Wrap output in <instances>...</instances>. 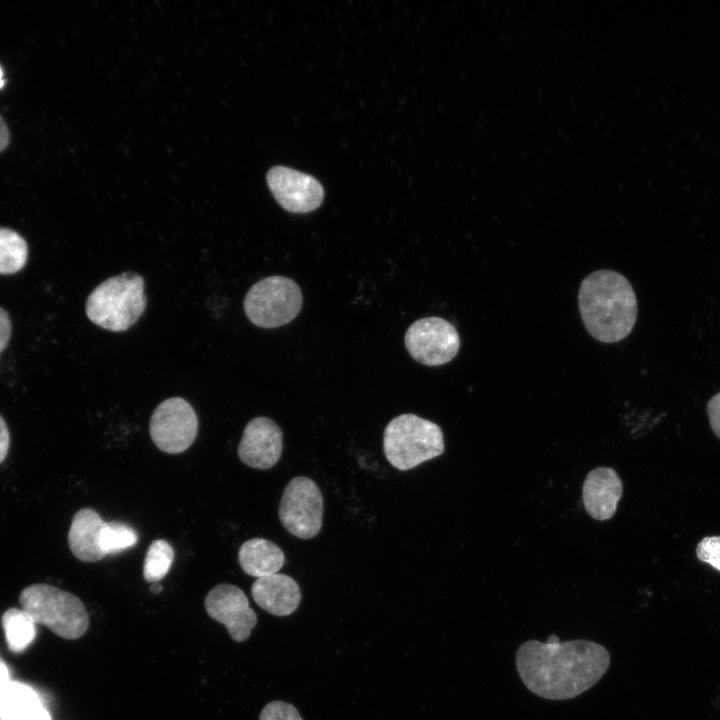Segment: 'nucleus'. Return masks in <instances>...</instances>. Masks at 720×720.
Wrapping results in <instances>:
<instances>
[{
	"mask_svg": "<svg viewBox=\"0 0 720 720\" xmlns=\"http://www.w3.org/2000/svg\"><path fill=\"white\" fill-rule=\"evenodd\" d=\"M515 663L528 690L549 700L575 698L592 688L610 666L608 650L594 641L528 640L517 649Z\"/></svg>",
	"mask_w": 720,
	"mask_h": 720,
	"instance_id": "obj_1",
	"label": "nucleus"
},
{
	"mask_svg": "<svg viewBox=\"0 0 720 720\" xmlns=\"http://www.w3.org/2000/svg\"><path fill=\"white\" fill-rule=\"evenodd\" d=\"M579 310L589 334L603 343L618 342L632 331L637 299L630 282L612 270H598L580 285Z\"/></svg>",
	"mask_w": 720,
	"mask_h": 720,
	"instance_id": "obj_2",
	"label": "nucleus"
},
{
	"mask_svg": "<svg viewBox=\"0 0 720 720\" xmlns=\"http://www.w3.org/2000/svg\"><path fill=\"white\" fill-rule=\"evenodd\" d=\"M144 279L125 272L98 285L86 301V315L96 325L119 332L130 328L146 308Z\"/></svg>",
	"mask_w": 720,
	"mask_h": 720,
	"instance_id": "obj_3",
	"label": "nucleus"
},
{
	"mask_svg": "<svg viewBox=\"0 0 720 720\" xmlns=\"http://www.w3.org/2000/svg\"><path fill=\"white\" fill-rule=\"evenodd\" d=\"M19 602L35 621L61 638L82 637L89 627V616L83 602L72 593L45 583L27 586Z\"/></svg>",
	"mask_w": 720,
	"mask_h": 720,
	"instance_id": "obj_4",
	"label": "nucleus"
},
{
	"mask_svg": "<svg viewBox=\"0 0 720 720\" xmlns=\"http://www.w3.org/2000/svg\"><path fill=\"white\" fill-rule=\"evenodd\" d=\"M383 450L393 467L410 470L444 452L443 433L432 421L410 413L402 414L387 424Z\"/></svg>",
	"mask_w": 720,
	"mask_h": 720,
	"instance_id": "obj_5",
	"label": "nucleus"
},
{
	"mask_svg": "<svg viewBox=\"0 0 720 720\" xmlns=\"http://www.w3.org/2000/svg\"><path fill=\"white\" fill-rule=\"evenodd\" d=\"M303 303L299 286L290 278L270 276L255 283L244 299L248 319L262 328H276L292 321Z\"/></svg>",
	"mask_w": 720,
	"mask_h": 720,
	"instance_id": "obj_6",
	"label": "nucleus"
},
{
	"mask_svg": "<svg viewBox=\"0 0 720 720\" xmlns=\"http://www.w3.org/2000/svg\"><path fill=\"white\" fill-rule=\"evenodd\" d=\"M278 515L283 527L301 539L315 537L322 526L323 497L317 484L298 476L286 485Z\"/></svg>",
	"mask_w": 720,
	"mask_h": 720,
	"instance_id": "obj_7",
	"label": "nucleus"
},
{
	"mask_svg": "<svg viewBox=\"0 0 720 720\" xmlns=\"http://www.w3.org/2000/svg\"><path fill=\"white\" fill-rule=\"evenodd\" d=\"M149 433L153 443L163 452L178 454L187 450L198 433V418L188 401L172 397L153 411Z\"/></svg>",
	"mask_w": 720,
	"mask_h": 720,
	"instance_id": "obj_8",
	"label": "nucleus"
},
{
	"mask_svg": "<svg viewBox=\"0 0 720 720\" xmlns=\"http://www.w3.org/2000/svg\"><path fill=\"white\" fill-rule=\"evenodd\" d=\"M405 345L416 361L438 366L451 361L460 347L456 328L440 317H426L410 325L405 334Z\"/></svg>",
	"mask_w": 720,
	"mask_h": 720,
	"instance_id": "obj_9",
	"label": "nucleus"
},
{
	"mask_svg": "<svg viewBox=\"0 0 720 720\" xmlns=\"http://www.w3.org/2000/svg\"><path fill=\"white\" fill-rule=\"evenodd\" d=\"M204 606L207 614L223 624L232 640H247L257 624V615L250 607L245 593L233 584L221 583L206 595Z\"/></svg>",
	"mask_w": 720,
	"mask_h": 720,
	"instance_id": "obj_10",
	"label": "nucleus"
},
{
	"mask_svg": "<svg viewBox=\"0 0 720 720\" xmlns=\"http://www.w3.org/2000/svg\"><path fill=\"white\" fill-rule=\"evenodd\" d=\"M267 183L277 202L289 212L313 211L324 198L323 187L317 179L291 168H272L267 174Z\"/></svg>",
	"mask_w": 720,
	"mask_h": 720,
	"instance_id": "obj_11",
	"label": "nucleus"
},
{
	"mask_svg": "<svg viewBox=\"0 0 720 720\" xmlns=\"http://www.w3.org/2000/svg\"><path fill=\"white\" fill-rule=\"evenodd\" d=\"M282 442V431L272 419L256 417L244 428L238 445V456L251 468L269 469L280 459Z\"/></svg>",
	"mask_w": 720,
	"mask_h": 720,
	"instance_id": "obj_12",
	"label": "nucleus"
},
{
	"mask_svg": "<svg viewBox=\"0 0 720 720\" xmlns=\"http://www.w3.org/2000/svg\"><path fill=\"white\" fill-rule=\"evenodd\" d=\"M622 492V481L616 471L609 467H598L590 471L584 481V507L594 519L608 520L616 512Z\"/></svg>",
	"mask_w": 720,
	"mask_h": 720,
	"instance_id": "obj_13",
	"label": "nucleus"
},
{
	"mask_svg": "<svg viewBox=\"0 0 720 720\" xmlns=\"http://www.w3.org/2000/svg\"><path fill=\"white\" fill-rule=\"evenodd\" d=\"M251 594L262 609L275 616L292 614L301 601L297 582L282 573L257 578L251 587Z\"/></svg>",
	"mask_w": 720,
	"mask_h": 720,
	"instance_id": "obj_14",
	"label": "nucleus"
},
{
	"mask_svg": "<svg viewBox=\"0 0 720 720\" xmlns=\"http://www.w3.org/2000/svg\"><path fill=\"white\" fill-rule=\"evenodd\" d=\"M103 524L104 521L94 509L82 508L75 513L68 532V544L77 559L92 563L105 557L98 544Z\"/></svg>",
	"mask_w": 720,
	"mask_h": 720,
	"instance_id": "obj_15",
	"label": "nucleus"
},
{
	"mask_svg": "<svg viewBox=\"0 0 720 720\" xmlns=\"http://www.w3.org/2000/svg\"><path fill=\"white\" fill-rule=\"evenodd\" d=\"M238 560L247 575L260 578L277 573L284 565L285 556L272 541L253 538L241 545Z\"/></svg>",
	"mask_w": 720,
	"mask_h": 720,
	"instance_id": "obj_16",
	"label": "nucleus"
},
{
	"mask_svg": "<svg viewBox=\"0 0 720 720\" xmlns=\"http://www.w3.org/2000/svg\"><path fill=\"white\" fill-rule=\"evenodd\" d=\"M2 627L8 647L13 652H21L34 640L36 623L23 609L10 608L2 615Z\"/></svg>",
	"mask_w": 720,
	"mask_h": 720,
	"instance_id": "obj_17",
	"label": "nucleus"
},
{
	"mask_svg": "<svg viewBox=\"0 0 720 720\" xmlns=\"http://www.w3.org/2000/svg\"><path fill=\"white\" fill-rule=\"evenodd\" d=\"M28 253L27 242L18 232L0 227V274L20 271L27 262Z\"/></svg>",
	"mask_w": 720,
	"mask_h": 720,
	"instance_id": "obj_18",
	"label": "nucleus"
},
{
	"mask_svg": "<svg viewBox=\"0 0 720 720\" xmlns=\"http://www.w3.org/2000/svg\"><path fill=\"white\" fill-rule=\"evenodd\" d=\"M40 705L42 703L38 694L30 686L12 679L0 684V719Z\"/></svg>",
	"mask_w": 720,
	"mask_h": 720,
	"instance_id": "obj_19",
	"label": "nucleus"
},
{
	"mask_svg": "<svg viewBox=\"0 0 720 720\" xmlns=\"http://www.w3.org/2000/svg\"><path fill=\"white\" fill-rule=\"evenodd\" d=\"M173 560L174 549L168 541L164 539L152 541L144 559V579L150 583L159 582L169 572Z\"/></svg>",
	"mask_w": 720,
	"mask_h": 720,
	"instance_id": "obj_20",
	"label": "nucleus"
},
{
	"mask_svg": "<svg viewBox=\"0 0 720 720\" xmlns=\"http://www.w3.org/2000/svg\"><path fill=\"white\" fill-rule=\"evenodd\" d=\"M137 532L128 524L122 522H104L98 544L101 552L106 556L119 553L137 543Z\"/></svg>",
	"mask_w": 720,
	"mask_h": 720,
	"instance_id": "obj_21",
	"label": "nucleus"
},
{
	"mask_svg": "<svg viewBox=\"0 0 720 720\" xmlns=\"http://www.w3.org/2000/svg\"><path fill=\"white\" fill-rule=\"evenodd\" d=\"M698 559L720 572V536H706L696 547Z\"/></svg>",
	"mask_w": 720,
	"mask_h": 720,
	"instance_id": "obj_22",
	"label": "nucleus"
},
{
	"mask_svg": "<svg viewBox=\"0 0 720 720\" xmlns=\"http://www.w3.org/2000/svg\"><path fill=\"white\" fill-rule=\"evenodd\" d=\"M259 720H303L298 710L290 703L272 701L262 709Z\"/></svg>",
	"mask_w": 720,
	"mask_h": 720,
	"instance_id": "obj_23",
	"label": "nucleus"
},
{
	"mask_svg": "<svg viewBox=\"0 0 720 720\" xmlns=\"http://www.w3.org/2000/svg\"><path fill=\"white\" fill-rule=\"evenodd\" d=\"M0 720H51V716L47 709L43 705H40L19 710Z\"/></svg>",
	"mask_w": 720,
	"mask_h": 720,
	"instance_id": "obj_24",
	"label": "nucleus"
},
{
	"mask_svg": "<svg viewBox=\"0 0 720 720\" xmlns=\"http://www.w3.org/2000/svg\"><path fill=\"white\" fill-rule=\"evenodd\" d=\"M707 414L711 429L720 439V392L709 400L707 404Z\"/></svg>",
	"mask_w": 720,
	"mask_h": 720,
	"instance_id": "obj_25",
	"label": "nucleus"
},
{
	"mask_svg": "<svg viewBox=\"0 0 720 720\" xmlns=\"http://www.w3.org/2000/svg\"><path fill=\"white\" fill-rule=\"evenodd\" d=\"M12 334V324L8 313L0 307V354L8 346Z\"/></svg>",
	"mask_w": 720,
	"mask_h": 720,
	"instance_id": "obj_26",
	"label": "nucleus"
},
{
	"mask_svg": "<svg viewBox=\"0 0 720 720\" xmlns=\"http://www.w3.org/2000/svg\"><path fill=\"white\" fill-rule=\"evenodd\" d=\"M10 445V434L4 418L0 415V464L5 460Z\"/></svg>",
	"mask_w": 720,
	"mask_h": 720,
	"instance_id": "obj_27",
	"label": "nucleus"
},
{
	"mask_svg": "<svg viewBox=\"0 0 720 720\" xmlns=\"http://www.w3.org/2000/svg\"><path fill=\"white\" fill-rule=\"evenodd\" d=\"M9 144V130L0 115V152H2Z\"/></svg>",
	"mask_w": 720,
	"mask_h": 720,
	"instance_id": "obj_28",
	"label": "nucleus"
},
{
	"mask_svg": "<svg viewBox=\"0 0 720 720\" xmlns=\"http://www.w3.org/2000/svg\"><path fill=\"white\" fill-rule=\"evenodd\" d=\"M150 591L154 594H158L162 591V586L158 582L152 583L150 586Z\"/></svg>",
	"mask_w": 720,
	"mask_h": 720,
	"instance_id": "obj_29",
	"label": "nucleus"
},
{
	"mask_svg": "<svg viewBox=\"0 0 720 720\" xmlns=\"http://www.w3.org/2000/svg\"><path fill=\"white\" fill-rule=\"evenodd\" d=\"M2 75H3V72H2V69H1V67H0V88H2V86L4 85V80H3V78H2Z\"/></svg>",
	"mask_w": 720,
	"mask_h": 720,
	"instance_id": "obj_30",
	"label": "nucleus"
},
{
	"mask_svg": "<svg viewBox=\"0 0 720 720\" xmlns=\"http://www.w3.org/2000/svg\"><path fill=\"white\" fill-rule=\"evenodd\" d=\"M3 665H6V663H5L4 660L0 657V667L3 666Z\"/></svg>",
	"mask_w": 720,
	"mask_h": 720,
	"instance_id": "obj_31",
	"label": "nucleus"
}]
</instances>
